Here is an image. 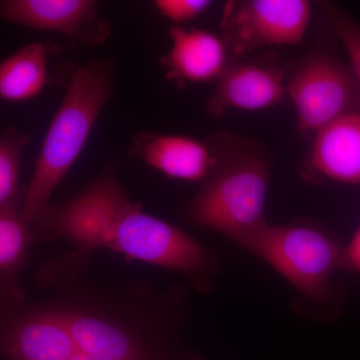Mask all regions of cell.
<instances>
[{
  "instance_id": "obj_1",
  "label": "cell",
  "mask_w": 360,
  "mask_h": 360,
  "mask_svg": "<svg viewBox=\"0 0 360 360\" xmlns=\"http://www.w3.org/2000/svg\"><path fill=\"white\" fill-rule=\"evenodd\" d=\"M34 239H63L75 252L97 250L174 270L207 290L219 270L214 253L179 227L144 212L112 172L101 174L77 195L49 205L32 227Z\"/></svg>"
},
{
  "instance_id": "obj_2",
  "label": "cell",
  "mask_w": 360,
  "mask_h": 360,
  "mask_svg": "<svg viewBox=\"0 0 360 360\" xmlns=\"http://www.w3.org/2000/svg\"><path fill=\"white\" fill-rule=\"evenodd\" d=\"M112 94V70L105 61H91L71 75L22 194L20 212L28 226L32 229L51 205L52 194L82 155Z\"/></svg>"
},
{
  "instance_id": "obj_3",
  "label": "cell",
  "mask_w": 360,
  "mask_h": 360,
  "mask_svg": "<svg viewBox=\"0 0 360 360\" xmlns=\"http://www.w3.org/2000/svg\"><path fill=\"white\" fill-rule=\"evenodd\" d=\"M269 163L245 155L217 165L189 206L193 224L238 243L267 221Z\"/></svg>"
},
{
  "instance_id": "obj_4",
  "label": "cell",
  "mask_w": 360,
  "mask_h": 360,
  "mask_svg": "<svg viewBox=\"0 0 360 360\" xmlns=\"http://www.w3.org/2000/svg\"><path fill=\"white\" fill-rule=\"evenodd\" d=\"M238 245L278 272L305 302H326L333 272L341 267L342 250L312 225L266 221Z\"/></svg>"
},
{
  "instance_id": "obj_5",
  "label": "cell",
  "mask_w": 360,
  "mask_h": 360,
  "mask_svg": "<svg viewBox=\"0 0 360 360\" xmlns=\"http://www.w3.org/2000/svg\"><path fill=\"white\" fill-rule=\"evenodd\" d=\"M286 90L302 134H314L341 116L360 112V90L352 70L328 53L307 59Z\"/></svg>"
},
{
  "instance_id": "obj_6",
  "label": "cell",
  "mask_w": 360,
  "mask_h": 360,
  "mask_svg": "<svg viewBox=\"0 0 360 360\" xmlns=\"http://www.w3.org/2000/svg\"><path fill=\"white\" fill-rule=\"evenodd\" d=\"M311 14L307 0H238L225 4L220 25L225 44L240 56L259 47L300 44Z\"/></svg>"
},
{
  "instance_id": "obj_7",
  "label": "cell",
  "mask_w": 360,
  "mask_h": 360,
  "mask_svg": "<svg viewBox=\"0 0 360 360\" xmlns=\"http://www.w3.org/2000/svg\"><path fill=\"white\" fill-rule=\"evenodd\" d=\"M0 20L59 33L89 47L110 39V20L94 0H4Z\"/></svg>"
},
{
  "instance_id": "obj_8",
  "label": "cell",
  "mask_w": 360,
  "mask_h": 360,
  "mask_svg": "<svg viewBox=\"0 0 360 360\" xmlns=\"http://www.w3.org/2000/svg\"><path fill=\"white\" fill-rule=\"evenodd\" d=\"M284 73L274 66L229 63L217 80L207 103L210 115L231 110L258 111L274 108L288 96Z\"/></svg>"
},
{
  "instance_id": "obj_9",
  "label": "cell",
  "mask_w": 360,
  "mask_h": 360,
  "mask_svg": "<svg viewBox=\"0 0 360 360\" xmlns=\"http://www.w3.org/2000/svg\"><path fill=\"white\" fill-rule=\"evenodd\" d=\"M130 153L172 179L205 181L219 165L208 142L179 134L135 135Z\"/></svg>"
},
{
  "instance_id": "obj_10",
  "label": "cell",
  "mask_w": 360,
  "mask_h": 360,
  "mask_svg": "<svg viewBox=\"0 0 360 360\" xmlns=\"http://www.w3.org/2000/svg\"><path fill=\"white\" fill-rule=\"evenodd\" d=\"M303 174L309 179L360 184V112L341 116L315 132Z\"/></svg>"
},
{
  "instance_id": "obj_11",
  "label": "cell",
  "mask_w": 360,
  "mask_h": 360,
  "mask_svg": "<svg viewBox=\"0 0 360 360\" xmlns=\"http://www.w3.org/2000/svg\"><path fill=\"white\" fill-rule=\"evenodd\" d=\"M172 46L161 65L168 79L179 84H203L219 79L229 65L227 45L214 33L172 25Z\"/></svg>"
},
{
  "instance_id": "obj_12",
  "label": "cell",
  "mask_w": 360,
  "mask_h": 360,
  "mask_svg": "<svg viewBox=\"0 0 360 360\" xmlns=\"http://www.w3.org/2000/svg\"><path fill=\"white\" fill-rule=\"evenodd\" d=\"M49 82V52L32 42L0 63V101L25 103L41 94Z\"/></svg>"
},
{
  "instance_id": "obj_13",
  "label": "cell",
  "mask_w": 360,
  "mask_h": 360,
  "mask_svg": "<svg viewBox=\"0 0 360 360\" xmlns=\"http://www.w3.org/2000/svg\"><path fill=\"white\" fill-rule=\"evenodd\" d=\"M18 207L0 208V298H25L18 284L33 240Z\"/></svg>"
},
{
  "instance_id": "obj_14",
  "label": "cell",
  "mask_w": 360,
  "mask_h": 360,
  "mask_svg": "<svg viewBox=\"0 0 360 360\" xmlns=\"http://www.w3.org/2000/svg\"><path fill=\"white\" fill-rule=\"evenodd\" d=\"M27 135L11 129L0 139V208L18 207L20 174Z\"/></svg>"
},
{
  "instance_id": "obj_15",
  "label": "cell",
  "mask_w": 360,
  "mask_h": 360,
  "mask_svg": "<svg viewBox=\"0 0 360 360\" xmlns=\"http://www.w3.org/2000/svg\"><path fill=\"white\" fill-rule=\"evenodd\" d=\"M331 28L345 46L350 61V70L360 90V25L333 4H323Z\"/></svg>"
},
{
  "instance_id": "obj_16",
  "label": "cell",
  "mask_w": 360,
  "mask_h": 360,
  "mask_svg": "<svg viewBox=\"0 0 360 360\" xmlns=\"http://www.w3.org/2000/svg\"><path fill=\"white\" fill-rule=\"evenodd\" d=\"M212 6L208 0H156L155 8L158 13L172 21L174 25L188 22L200 18Z\"/></svg>"
},
{
  "instance_id": "obj_17",
  "label": "cell",
  "mask_w": 360,
  "mask_h": 360,
  "mask_svg": "<svg viewBox=\"0 0 360 360\" xmlns=\"http://www.w3.org/2000/svg\"><path fill=\"white\" fill-rule=\"evenodd\" d=\"M341 267L360 272V226L341 253Z\"/></svg>"
}]
</instances>
